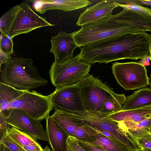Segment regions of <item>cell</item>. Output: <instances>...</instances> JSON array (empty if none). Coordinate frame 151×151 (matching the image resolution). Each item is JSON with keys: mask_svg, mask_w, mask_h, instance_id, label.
Returning <instances> with one entry per match:
<instances>
[{"mask_svg": "<svg viewBox=\"0 0 151 151\" xmlns=\"http://www.w3.org/2000/svg\"><path fill=\"white\" fill-rule=\"evenodd\" d=\"M146 25L143 16L126 9L106 19L82 26L72 33L78 47L93 45L138 31Z\"/></svg>", "mask_w": 151, "mask_h": 151, "instance_id": "1", "label": "cell"}, {"mask_svg": "<svg viewBox=\"0 0 151 151\" xmlns=\"http://www.w3.org/2000/svg\"><path fill=\"white\" fill-rule=\"evenodd\" d=\"M80 48L79 58L92 65L125 59L137 60L141 45L138 37L132 33Z\"/></svg>", "mask_w": 151, "mask_h": 151, "instance_id": "2", "label": "cell"}, {"mask_svg": "<svg viewBox=\"0 0 151 151\" xmlns=\"http://www.w3.org/2000/svg\"><path fill=\"white\" fill-rule=\"evenodd\" d=\"M77 84L86 110L92 114L106 116L107 104L126 97L124 94L115 93L106 84L93 75L89 74Z\"/></svg>", "mask_w": 151, "mask_h": 151, "instance_id": "3", "label": "cell"}, {"mask_svg": "<svg viewBox=\"0 0 151 151\" xmlns=\"http://www.w3.org/2000/svg\"><path fill=\"white\" fill-rule=\"evenodd\" d=\"M1 72L3 82L20 90H29L48 83L40 75L30 58H12Z\"/></svg>", "mask_w": 151, "mask_h": 151, "instance_id": "4", "label": "cell"}, {"mask_svg": "<svg viewBox=\"0 0 151 151\" xmlns=\"http://www.w3.org/2000/svg\"><path fill=\"white\" fill-rule=\"evenodd\" d=\"M91 67L78 55L62 63L54 61L49 72L51 82L56 90L77 84L89 74Z\"/></svg>", "mask_w": 151, "mask_h": 151, "instance_id": "5", "label": "cell"}, {"mask_svg": "<svg viewBox=\"0 0 151 151\" xmlns=\"http://www.w3.org/2000/svg\"><path fill=\"white\" fill-rule=\"evenodd\" d=\"M53 107L50 95L45 96L35 90H27L10 102L8 110L21 109L32 118L42 121L49 116Z\"/></svg>", "mask_w": 151, "mask_h": 151, "instance_id": "6", "label": "cell"}, {"mask_svg": "<svg viewBox=\"0 0 151 151\" xmlns=\"http://www.w3.org/2000/svg\"><path fill=\"white\" fill-rule=\"evenodd\" d=\"M73 114L96 129L111 134L121 144L126 151H142L137 142L121 129L119 122L106 116L96 115L87 111L83 113Z\"/></svg>", "mask_w": 151, "mask_h": 151, "instance_id": "7", "label": "cell"}, {"mask_svg": "<svg viewBox=\"0 0 151 151\" xmlns=\"http://www.w3.org/2000/svg\"><path fill=\"white\" fill-rule=\"evenodd\" d=\"M112 69L117 83L126 90L144 88L149 85L147 70L138 63L116 62L113 63Z\"/></svg>", "mask_w": 151, "mask_h": 151, "instance_id": "8", "label": "cell"}, {"mask_svg": "<svg viewBox=\"0 0 151 151\" xmlns=\"http://www.w3.org/2000/svg\"><path fill=\"white\" fill-rule=\"evenodd\" d=\"M50 95L55 110L73 114L86 111L77 84L55 89Z\"/></svg>", "mask_w": 151, "mask_h": 151, "instance_id": "9", "label": "cell"}, {"mask_svg": "<svg viewBox=\"0 0 151 151\" xmlns=\"http://www.w3.org/2000/svg\"><path fill=\"white\" fill-rule=\"evenodd\" d=\"M20 4L21 9L14 21L9 35L11 38L41 27L55 25L35 12L27 3L22 2Z\"/></svg>", "mask_w": 151, "mask_h": 151, "instance_id": "10", "label": "cell"}, {"mask_svg": "<svg viewBox=\"0 0 151 151\" xmlns=\"http://www.w3.org/2000/svg\"><path fill=\"white\" fill-rule=\"evenodd\" d=\"M5 113L9 125L37 139L48 142L47 135L40 120L35 119L23 111L10 109Z\"/></svg>", "mask_w": 151, "mask_h": 151, "instance_id": "11", "label": "cell"}, {"mask_svg": "<svg viewBox=\"0 0 151 151\" xmlns=\"http://www.w3.org/2000/svg\"><path fill=\"white\" fill-rule=\"evenodd\" d=\"M50 41V51L53 54L55 62L62 63L73 57L74 51L78 46L72 33L60 31L56 36H52Z\"/></svg>", "mask_w": 151, "mask_h": 151, "instance_id": "12", "label": "cell"}, {"mask_svg": "<svg viewBox=\"0 0 151 151\" xmlns=\"http://www.w3.org/2000/svg\"><path fill=\"white\" fill-rule=\"evenodd\" d=\"M118 6L113 0H102L87 8L80 14L76 25L83 26L110 17L113 10Z\"/></svg>", "mask_w": 151, "mask_h": 151, "instance_id": "13", "label": "cell"}, {"mask_svg": "<svg viewBox=\"0 0 151 151\" xmlns=\"http://www.w3.org/2000/svg\"><path fill=\"white\" fill-rule=\"evenodd\" d=\"M32 7L40 14L52 9L70 11L83 8L92 4L88 0H32Z\"/></svg>", "mask_w": 151, "mask_h": 151, "instance_id": "14", "label": "cell"}, {"mask_svg": "<svg viewBox=\"0 0 151 151\" xmlns=\"http://www.w3.org/2000/svg\"><path fill=\"white\" fill-rule=\"evenodd\" d=\"M46 132L52 151H67L69 136L50 116L46 118Z\"/></svg>", "mask_w": 151, "mask_h": 151, "instance_id": "15", "label": "cell"}, {"mask_svg": "<svg viewBox=\"0 0 151 151\" xmlns=\"http://www.w3.org/2000/svg\"><path fill=\"white\" fill-rule=\"evenodd\" d=\"M50 116L69 135L72 136L78 128L85 124L79 117L63 111L55 110Z\"/></svg>", "mask_w": 151, "mask_h": 151, "instance_id": "16", "label": "cell"}, {"mask_svg": "<svg viewBox=\"0 0 151 151\" xmlns=\"http://www.w3.org/2000/svg\"><path fill=\"white\" fill-rule=\"evenodd\" d=\"M119 122L121 129L137 142L138 139L150 132L151 128V116L139 122L130 121Z\"/></svg>", "mask_w": 151, "mask_h": 151, "instance_id": "17", "label": "cell"}, {"mask_svg": "<svg viewBox=\"0 0 151 151\" xmlns=\"http://www.w3.org/2000/svg\"><path fill=\"white\" fill-rule=\"evenodd\" d=\"M150 106H151V88H144L134 91L133 94L128 96L121 111L135 109Z\"/></svg>", "mask_w": 151, "mask_h": 151, "instance_id": "18", "label": "cell"}, {"mask_svg": "<svg viewBox=\"0 0 151 151\" xmlns=\"http://www.w3.org/2000/svg\"><path fill=\"white\" fill-rule=\"evenodd\" d=\"M150 116L151 106L135 109L121 110L106 116L118 122L130 121L134 122H139L148 118Z\"/></svg>", "mask_w": 151, "mask_h": 151, "instance_id": "19", "label": "cell"}, {"mask_svg": "<svg viewBox=\"0 0 151 151\" xmlns=\"http://www.w3.org/2000/svg\"><path fill=\"white\" fill-rule=\"evenodd\" d=\"M27 90H20L0 82V111L7 110L9 104Z\"/></svg>", "mask_w": 151, "mask_h": 151, "instance_id": "20", "label": "cell"}, {"mask_svg": "<svg viewBox=\"0 0 151 151\" xmlns=\"http://www.w3.org/2000/svg\"><path fill=\"white\" fill-rule=\"evenodd\" d=\"M8 134L16 142L23 148L30 145H40L37 139L17 129L11 127L9 129Z\"/></svg>", "mask_w": 151, "mask_h": 151, "instance_id": "21", "label": "cell"}, {"mask_svg": "<svg viewBox=\"0 0 151 151\" xmlns=\"http://www.w3.org/2000/svg\"><path fill=\"white\" fill-rule=\"evenodd\" d=\"M21 8L20 4L14 6L1 16L0 19L1 34L9 36L14 21Z\"/></svg>", "mask_w": 151, "mask_h": 151, "instance_id": "22", "label": "cell"}, {"mask_svg": "<svg viewBox=\"0 0 151 151\" xmlns=\"http://www.w3.org/2000/svg\"><path fill=\"white\" fill-rule=\"evenodd\" d=\"M89 143L108 151H124L116 143L99 132L95 140Z\"/></svg>", "mask_w": 151, "mask_h": 151, "instance_id": "23", "label": "cell"}, {"mask_svg": "<svg viewBox=\"0 0 151 151\" xmlns=\"http://www.w3.org/2000/svg\"><path fill=\"white\" fill-rule=\"evenodd\" d=\"M98 133L95 129L85 123L76 129L73 137L79 140L91 142L95 140Z\"/></svg>", "mask_w": 151, "mask_h": 151, "instance_id": "24", "label": "cell"}, {"mask_svg": "<svg viewBox=\"0 0 151 151\" xmlns=\"http://www.w3.org/2000/svg\"><path fill=\"white\" fill-rule=\"evenodd\" d=\"M118 6L133 11L139 14L151 16V9L135 3L134 1L113 0Z\"/></svg>", "mask_w": 151, "mask_h": 151, "instance_id": "25", "label": "cell"}, {"mask_svg": "<svg viewBox=\"0 0 151 151\" xmlns=\"http://www.w3.org/2000/svg\"><path fill=\"white\" fill-rule=\"evenodd\" d=\"M12 39L9 36L1 34L0 36V51L7 55L13 52Z\"/></svg>", "mask_w": 151, "mask_h": 151, "instance_id": "26", "label": "cell"}, {"mask_svg": "<svg viewBox=\"0 0 151 151\" xmlns=\"http://www.w3.org/2000/svg\"><path fill=\"white\" fill-rule=\"evenodd\" d=\"M0 145H5L11 151H27L13 140L7 134L1 141Z\"/></svg>", "mask_w": 151, "mask_h": 151, "instance_id": "27", "label": "cell"}, {"mask_svg": "<svg viewBox=\"0 0 151 151\" xmlns=\"http://www.w3.org/2000/svg\"><path fill=\"white\" fill-rule=\"evenodd\" d=\"M9 126L7 122V116L2 111H0V141L8 134Z\"/></svg>", "mask_w": 151, "mask_h": 151, "instance_id": "28", "label": "cell"}, {"mask_svg": "<svg viewBox=\"0 0 151 151\" xmlns=\"http://www.w3.org/2000/svg\"><path fill=\"white\" fill-rule=\"evenodd\" d=\"M137 142L142 150L143 149H151V133L150 132L138 139Z\"/></svg>", "mask_w": 151, "mask_h": 151, "instance_id": "29", "label": "cell"}, {"mask_svg": "<svg viewBox=\"0 0 151 151\" xmlns=\"http://www.w3.org/2000/svg\"><path fill=\"white\" fill-rule=\"evenodd\" d=\"M75 138L79 145L85 151H108L95 146L89 142Z\"/></svg>", "mask_w": 151, "mask_h": 151, "instance_id": "30", "label": "cell"}, {"mask_svg": "<svg viewBox=\"0 0 151 151\" xmlns=\"http://www.w3.org/2000/svg\"><path fill=\"white\" fill-rule=\"evenodd\" d=\"M67 143L73 151H85L79 145L74 137L69 135Z\"/></svg>", "mask_w": 151, "mask_h": 151, "instance_id": "31", "label": "cell"}, {"mask_svg": "<svg viewBox=\"0 0 151 151\" xmlns=\"http://www.w3.org/2000/svg\"><path fill=\"white\" fill-rule=\"evenodd\" d=\"M11 55H6L0 51V71L1 66L2 64H5L8 63L11 59Z\"/></svg>", "mask_w": 151, "mask_h": 151, "instance_id": "32", "label": "cell"}, {"mask_svg": "<svg viewBox=\"0 0 151 151\" xmlns=\"http://www.w3.org/2000/svg\"><path fill=\"white\" fill-rule=\"evenodd\" d=\"M150 59L148 56H147L141 59L138 63L144 66H148L150 65Z\"/></svg>", "mask_w": 151, "mask_h": 151, "instance_id": "33", "label": "cell"}, {"mask_svg": "<svg viewBox=\"0 0 151 151\" xmlns=\"http://www.w3.org/2000/svg\"><path fill=\"white\" fill-rule=\"evenodd\" d=\"M134 2L138 4H144L151 6V0H134Z\"/></svg>", "mask_w": 151, "mask_h": 151, "instance_id": "34", "label": "cell"}, {"mask_svg": "<svg viewBox=\"0 0 151 151\" xmlns=\"http://www.w3.org/2000/svg\"><path fill=\"white\" fill-rule=\"evenodd\" d=\"M0 151H11L5 145H0Z\"/></svg>", "mask_w": 151, "mask_h": 151, "instance_id": "35", "label": "cell"}, {"mask_svg": "<svg viewBox=\"0 0 151 151\" xmlns=\"http://www.w3.org/2000/svg\"><path fill=\"white\" fill-rule=\"evenodd\" d=\"M44 151H51L50 149L48 146L46 145L44 149Z\"/></svg>", "mask_w": 151, "mask_h": 151, "instance_id": "36", "label": "cell"}, {"mask_svg": "<svg viewBox=\"0 0 151 151\" xmlns=\"http://www.w3.org/2000/svg\"><path fill=\"white\" fill-rule=\"evenodd\" d=\"M149 57L151 61V44L150 45V53L149 55Z\"/></svg>", "mask_w": 151, "mask_h": 151, "instance_id": "37", "label": "cell"}, {"mask_svg": "<svg viewBox=\"0 0 151 151\" xmlns=\"http://www.w3.org/2000/svg\"><path fill=\"white\" fill-rule=\"evenodd\" d=\"M149 85L151 86V72L150 73V77L149 79Z\"/></svg>", "mask_w": 151, "mask_h": 151, "instance_id": "38", "label": "cell"}, {"mask_svg": "<svg viewBox=\"0 0 151 151\" xmlns=\"http://www.w3.org/2000/svg\"><path fill=\"white\" fill-rule=\"evenodd\" d=\"M67 151H73L70 147L67 145Z\"/></svg>", "mask_w": 151, "mask_h": 151, "instance_id": "39", "label": "cell"}, {"mask_svg": "<svg viewBox=\"0 0 151 151\" xmlns=\"http://www.w3.org/2000/svg\"><path fill=\"white\" fill-rule=\"evenodd\" d=\"M142 151H151V149H143Z\"/></svg>", "mask_w": 151, "mask_h": 151, "instance_id": "40", "label": "cell"}, {"mask_svg": "<svg viewBox=\"0 0 151 151\" xmlns=\"http://www.w3.org/2000/svg\"><path fill=\"white\" fill-rule=\"evenodd\" d=\"M150 132L151 133V128L150 129Z\"/></svg>", "mask_w": 151, "mask_h": 151, "instance_id": "41", "label": "cell"}]
</instances>
